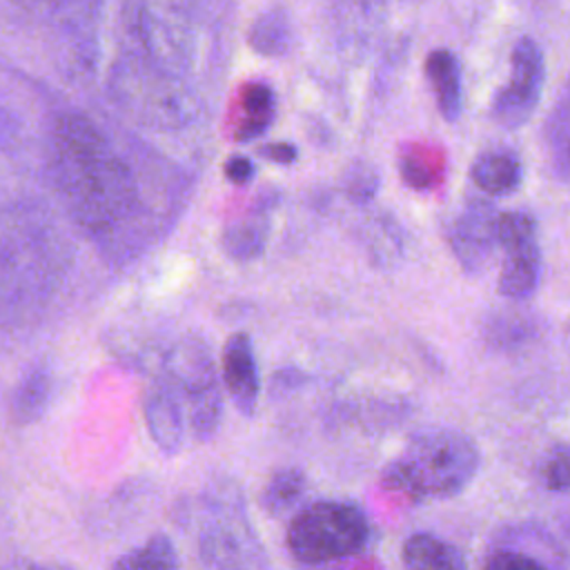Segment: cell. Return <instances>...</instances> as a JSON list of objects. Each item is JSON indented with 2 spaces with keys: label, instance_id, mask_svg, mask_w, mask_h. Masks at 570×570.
Returning <instances> with one entry per match:
<instances>
[{
  "label": "cell",
  "instance_id": "cell-1",
  "mask_svg": "<svg viewBox=\"0 0 570 570\" xmlns=\"http://www.w3.org/2000/svg\"><path fill=\"white\" fill-rule=\"evenodd\" d=\"M53 165L73 220L109 256H134L140 243L136 223L142 218V198L131 167L109 138L89 118L65 114L53 129Z\"/></svg>",
  "mask_w": 570,
  "mask_h": 570
},
{
  "label": "cell",
  "instance_id": "cell-2",
  "mask_svg": "<svg viewBox=\"0 0 570 570\" xmlns=\"http://www.w3.org/2000/svg\"><path fill=\"white\" fill-rule=\"evenodd\" d=\"M479 468L476 445L452 428L414 432L403 452L383 470L385 488L412 499H445L461 492Z\"/></svg>",
  "mask_w": 570,
  "mask_h": 570
},
{
  "label": "cell",
  "instance_id": "cell-6",
  "mask_svg": "<svg viewBox=\"0 0 570 570\" xmlns=\"http://www.w3.org/2000/svg\"><path fill=\"white\" fill-rule=\"evenodd\" d=\"M122 22L131 53L185 76L191 60L189 29L151 0H122Z\"/></svg>",
  "mask_w": 570,
  "mask_h": 570
},
{
  "label": "cell",
  "instance_id": "cell-23",
  "mask_svg": "<svg viewBox=\"0 0 570 570\" xmlns=\"http://www.w3.org/2000/svg\"><path fill=\"white\" fill-rule=\"evenodd\" d=\"M439 160H434L428 149L407 147L399 158V171L407 187L412 189H430L439 180Z\"/></svg>",
  "mask_w": 570,
  "mask_h": 570
},
{
  "label": "cell",
  "instance_id": "cell-14",
  "mask_svg": "<svg viewBox=\"0 0 570 570\" xmlns=\"http://www.w3.org/2000/svg\"><path fill=\"white\" fill-rule=\"evenodd\" d=\"M53 396V374L51 367L45 363H36L13 387L11 394V416L20 425L36 423L49 407Z\"/></svg>",
  "mask_w": 570,
  "mask_h": 570
},
{
  "label": "cell",
  "instance_id": "cell-18",
  "mask_svg": "<svg viewBox=\"0 0 570 570\" xmlns=\"http://www.w3.org/2000/svg\"><path fill=\"white\" fill-rule=\"evenodd\" d=\"M267 243V218L263 214H252L232 223L223 232V249L229 258L247 263L263 254Z\"/></svg>",
  "mask_w": 570,
  "mask_h": 570
},
{
  "label": "cell",
  "instance_id": "cell-27",
  "mask_svg": "<svg viewBox=\"0 0 570 570\" xmlns=\"http://www.w3.org/2000/svg\"><path fill=\"white\" fill-rule=\"evenodd\" d=\"M541 479L548 490H570V445H557L541 465Z\"/></svg>",
  "mask_w": 570,
  "mask_h": 570
},
{
  "label": "cell",
  "instance_id": "cell-25",
  "mask_svg": "<svg viewBox=\"0 0 570 570\" xmlns=\"http://www.w3.org/2000/svg\"><path fill=\"white\" fill-rule=\"evenodd\" d=\"M497 245L501 249L530 240L537 234V223L528 212H501L497 216Z\"/></svg>",
  "mask_w": 570,
  "mask_h": 570
},
{
  "label": "cell",
  "instance_id": "cell-16",
  "mask_svg": "<svg viewBox=\"0 0 570 570\" xmlns=\"http://www.w3.org/2000/svg\"><path fill=\"white\" fill-rule=\"evenodd\" d=\"M405 570H468L461 550L434 534L419 532L403 543Z\"/></svg>",
  "mask_w": 570,
  "mask_h": 570
},
{
  "label": "cell",
  "instance_id": "cell-20",
  "mask_svg": "<svg viewBox=\"0 0 570 570\" xmlns=\"http://www.w3.org/2000/svg\"><path fill=\"white\" fill-rule=\"evenodd\" d=\"M111 570H178V552L167 534H151L142 546L120 554Z\"/></svg>",
  "mask_w": 570,
  "mask_h": 570
},
{
  "label": "cell",
  "instance_id": "cell-8",
  "mask_svg": "<svg viewBox=\"0 0 570 570\" xmlns=\"http://www.w3.org/2000/svg\"><path fill=\"white\" fill-rule=\"evenodd\" d=\"M497 216L499 212L485 198H470L461 214L452 220L448 240L468 274H476L488 265L497 245Z\"/></svg>",
  "mask_w": 570,
  "mask_h": 570
},
{
  "label": "cell",
  "instance_id": "cell-30",
  "mask_svg": "<svg viewBox=\"0 0 570 570\" xmlns=\"http://www.w3.org/2000/svg\"><path fill=\"white\" fill-rule=\"evenodd\" d=\"M225 176L236 183V185H245L252 180L254 176V165L249 158L245 156H232L227 163H225Z\"/></svg>",
  "mask_w": 570,
  "mask_h": 570
},
{
  "label": "cell",
  "instance_id": "cell-33",
  "mask_svg": "<svg viewBox=\"0 0 570 570\" xmlns=\"http://www.w3.org/2000/svg\"><path fill=\"white\" fill-rule=\"evenodd\" d=\"M563 160H566V167H568V174H570V138L566 140V147H563Z\"/></svg>",
  "mask_w": 570,
  "mask_h": 570
},
{
  "label": "cell",
  "instance_id": "cell-15",
  "mask_svg": "<svg viewBox=\"0 0 570 570\" xmlns=\"http://www.w3.org/2000/svg\"><path fill=\"white\" fill-rule=\"evenodd\" d=\"M521 160L508 149L483 151L470 167L472 183L490 196L512 194L521 185Z\"/></svg>",
  "mask_w": 570,
  "mask_h": 570
},
{
  "label": "cell",
  "instance_id": "cell-29",
  "mask_svg": "<svg viewBox=\"0 0 570 570\" xmlns=\"http://www.w3.org/2000/svg\"><path fill=\"white\" fill-rule=\"evenodd\" d=\"M243 107L247 116L274 118V94L263 82H252L243 91Z\"/></svg>",
  "mask_w": 570,
  "mask_h": 570
},
{
  "label": "cell",
  "instance_id": "cell-19",
  "mask_svg": "<svg viewBox=\"0 0 570 570\" xmlns=\"http://www.w3.org/2000/svg\"><path fill=\"white\" fill-rule=\"evenodd\" d=\"M305 485H307V479L301 468H294V465L278 468L272 472V476L267 479L261 492V508L269 517H278L287 512L303 497Z\"/></svg>",
  "mask_w": 570,
  "mask_h": 570
},
{
  "label": "cell",
  "instance_id": "cell-4",
  "mask_svg": "<svg viewBox=\"0 0 570 570\" xmlns=\"http://www.w3.org/2000/svg\"><path fill=\"white\" fill-rule=\"evenodd\" d=\"M109 91L129 118L147 127H183L198 109L185 76L131 51H125L111 67Z\"/></svg>",
  "mask_w": 570,
  "mask_h": 570
},
{
  "label": "cell",
  "instance_id": "cell-9",
  "mask_svg": "<svg viewBox=\"0 0 570 570\" xmlns=\"http://www.w3.org/2000/svg\"><path fill=\"white\" fill-rule=\"evenodd\" d=\"M163 376L183 399H194L218 385L212 352L205 341L185 336L176 341L165 354Z\"/></svg>",
  "mask_w": 570,
  "mask_h": 570
},
{
  "label": "cell",
  "instance_id": "cell-10",
  "mask_svg": "<svg viewBox=\"0 0 570 570\" xmlns=\"http://www.w3.org/2000/svg\"><path fill=\"white\" fill-rule=\"evenodd\" d=\"M180 399L183 396L171 387V383L160 376L156 383H151L142 401V414L149 436L158 445V450L169 456L180 450L185 436V412Z\"/></svg>",
  "mask_w": 570,
  "mask_h": 570
},
{
  "label": "cell",
  "instance_id": "cell-22",
  "mask_svg": "<svg viewBox=\"0 0 570 570\" xmlns=\"http://www.w3.org/2000/svg\"><path fill=\"white\" fill-rule=\"evenodd\" d=\"M187 414H189V428L191 434L198 441H209L223 419V392L220 385L207 390L200 396H194L187 401Z\"/></svg>",
  "mask_w": 570,
  "mask_h": 570
},
{
  "label": "cell",
  "instance_id": "cell-7",
  "mask_svg": "<svg viewBox=\"0 0 570 570\" xmlns=\"http://www.w3.org/2000/svg\"><path fill=\"white\" fill-rule=\"evenodd\" d=\"M546 78L541 47L523 36L510 53V76L494 91L490 102L492 120L503 129H519L534 114Z\"/></svg>",
  "mask_w": 570,
  "mask_h": 570
},
{
  "label": "cell",
  "instance_id": "cell-31",
  "mask_svg": "<svg viewBox=\"0 0 570 570\" xmlns=\"http://www.w3.org/2000/svg\"><path fill=\"white\" fill-rule=\"evenodd\" d=\"M265 156H269L276 163H292L296 158V149L289 142H278L265 149Z\"/></svg>",
  "mask_w": 570,
  "mask_h": 570
},
{
  "label": "cell",
  "instance_id": "cell-26",
  "mask_svg": "<svg viewBox=\"0 0 570 570\" xmlns=\"http://www.w3.org/2000/svg\"><path fill=\"white\" fill-rule=\"evenodd\" d=\"M379 174L367 163H354L345 174V194L350 200L365 205L370 203L379 191Z\"/></svg>",
  "mask_w": 570,
  "mask_h": 570
},
{
  "label": "cell",
  "instance_id": "cell-12",
  "mask_svg": "<svg viewBox=\"0 0 570 570\" xmlns=\"http://www.w3.org/2000/svg\"><path fill=\"white\" fill-rule=\"evenodd\" d=\"M505 258L501 265L499 283L497 289L505 298H528L537 285H539V274H541V254L537 238L510 245L503 249Z\"/></svg>",
  "mask_w": 570,
  "mask_h": 570
},
{
  "label": "cell",
  "instance_id": "cell-3",
  "mask_svg": "<svg viewBox=\"0 0 570 570\" xmlns=\"http://www.w3.org/2000/svg\"><path fill=\"white\" fill-rule=\"evenodd\" d=\"M196 510V550L205 570H263L267 566L236 483L216 481L200 494Z\"/></svg>",
  "mask_w": 570,
  "mask_h": 570
},
{
  "label": "cell",
  "instance_id": "cell-32",
  "mask_svg": "<svg viewBox=\"0 0 570 570\" xmlns=\"http://www.w3.org/2000/svg\"><path fill=\"white\" fill-rule=\"evenodd\" d=\"M24 570H73V568L67 563H31Z\"/></svg>",
  "mask_w": 570,
  "mask_h": 570
},
{
  "label": "cell",
  "instance_id": "cell-28",
  "mask_svg": "<svg viewBox=\"0 0 570 570\" xmlns=\"http://www.w3.org/2000/svg\"><path fill=\"white\" fill-rule=\"evenodd\" d=\"M483 570H550V568L525 550L499 546L483 563Z\"/></svg>",
  "mask_w": 570,
  "mask_h": 570
},
{
  "label": "cell",
  "instance_id": "cell-13",
  "mask_svg": "<svg viewBox=\"0 0 570 570\" xmlns=\"http://www.w3.org/2000/svg\"><path fill=\"white\" fill-rule=\"evenodd\" d=\"M425 78L441 118L454 122L461 116V67L456 56L448 49L430 51L425 58Z\"/></svg>",
  "mask_w": 570,
  "mask_h": 570
},
{
  "label": "cell",
  "instance_id": "cell-21",
  "mask_svg": "<svg viewBox=\"0 0 570 570\" xmlns=\"http://www.w3.org/2000/svg\"><path fill=\"white\" fill-rule=\"evenodd\" d=\"M289 20L285 11L269 9L256 18L249 29V45L261 56H281L289 47Z\"/></svg>",
  "mask_w": 570,
  "mask_h": 570
},
{
  "label": "cell",
  "instance_id": "cell-24",
  "mask_svg": "<svg viewBox=\"0 0 570 570\" xmlns=\"http://www.w3.org/2000/svg\"><path fill=\"white\" fill-rule=\"evenodd\" d=\"M24 9L62 22H82L94 18L100 0H16Z\"/></svg>",
  "mask_w": 570,
  "mask_h": 570
},
{
  "label": "cell",
  "instance_id": "cell-5",
  "mask_svg": "<svg viewBox=\"0 0 570 570\" xmlns=\"http://www.w3.org/2000/svg\"><path fill=\"white\" fill-rule=\"evenodd\" d=\"M370 523L345 501H316L301 508L287 528V550L303 566H325L363 550Z\"/></svg>",
  "mask_w": 570,
  "mask_h": 570
},
{
  "label": "cell",
  "instance_id": "cell-17",
  "mask_svg": "<svg viewBox=\"0 0 570 570\" xmlns=\"http://www.w3.org/2000/svg\"><path fill=\"white\" fill-rule=\"evenodd\" d=\"M539 332L537 321L530 314L505 309L492 314L483 325V338L494 350H517L530 343Z\"/></svg>",
  "mask_w": 570,
  "mask_h": 570
},
{
  "label": "cell",
  "instance_id": "cell-11",
  "mask_svg": "<svg viewBox=\"0 0 570 570\" xmlns=\"http://www.w3.org/2000/svg\"><path fill=\"white\" fill-rule=\"evenodd\" d=\"M223 383L236 410L252 416L258 401L261 379L254 345L245 332L232 334L223 347Z\"/></svg>",
  "mask_w": 570,
  "mask_h": 570
}]
</instances>
